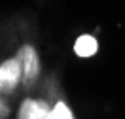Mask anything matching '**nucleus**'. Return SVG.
I'll return each instance as SVG.
<instances>
[{"instance_id":"423d86ee","label":"nucleus","mask_w":125,"mask_h":119,"mask_svg":"<svg viewBox=\"0 0 125 119\" xmlns=\"http://www.w3.org/2000/svg\"><path fill=\"white\" fill-rule=\"evenodd\" d=\"M8 113H10V108H8V104L2 100V95H0V119L8 117Z\"/></svg>"},{"instance_id":"39448f33","label":"nucleus","mask_w":125,"mask_h":119,"mask_svg":"<svg viewBox=\"0 0 125 119\" xmlns=\"http://www.w3.org/2000/svg\"><path fill=\"white\" fill-rule=\"evenodd\" d=\"M47 119H74V117H72V113H70V110H68L66 104L64 102H57L53 108H51Z\"/></svg>"},{"instance_id":"f257e3e1","label":"nucleus","mask_w":125,"mask_h":119,"mask_svg":"<svg viewBox=\"0 0 125 119\" xmlns=\"http://www.w3.org/2000/svg\"><path fill=\"white\" fill-rule=\"evenodd\" d=\"M23 79V66L19 59H10L0 64V95H10Z\"/></svg>"},{"instance_id":"f03ea898","label":"nucleus","mask_w":125,"mask_h":119,"mask_svg":"<svg viewBox=\"0 0 125 119\" xmlns=\"http://www.w3.org/2000/svg\"><path fill=\"white\" fill-rule=\"evenodd\" d=\"M17 59L21 61V66H23V79L25 83H34V79L38 78V72H40V61L34 47L31 46H23L19 49V55Z\"/></svg>"},{"instance_id":"20e7f679","label":"nucleus","mask_w":125,"mask_h":119,"mask_svg":"<svg viewBox=\"0 0 125 119\" xmlns=\"http://www.w3.org/2000/svg\"><path fill=\"white\" fill-rule=\"evenodd\" d=\"M97 47H99V44H97V40L91 36V34H83V36H80L76 40V44H74V51H76V55L78 57H91L97 53Z\"/></svg>"},{"instance_id":"7ed1b4c3","label":"nucleus","mask_w":125,"mask_h":119,"mask_svg":"<svg viewBox=\"0 0 125 119\" xmlns=\"http://www.w3.org/2000/svg\"><path fill=\"white\" fill-rule=\"evenodd\" d=\"M51 108L44 100H32L27 98L19 108V119H47Z\"/></svg>"}]
</instances>
